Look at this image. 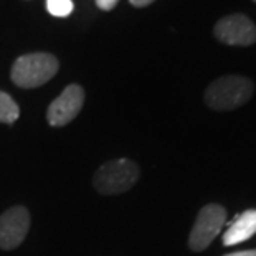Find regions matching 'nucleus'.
<instances>
[{"instance_id":"f257e3e1","label":"nucleus","mask_w":256,"mask_h":256,"mask_svg":"<svg viewBox=\"0 0 256 256\" xmlns=\"http://www.w3.org/2000/svg\"><path fill=\"white\" fill-rule=\"evenodd\" d=\"M253 91V81L244 76H222L205 90V102L215 111H232L248 102Z\"/></svg>"},{"instance_id":"f03ea898","label":"nucleus","mask_w":256,"mask_h":256,"mask_svg":"<svg viewBox=\"0 0 256 256\" xmlns=\"http://www.w3.org/2000/svg\"><path fill=\"white\" fill-rule=\"evenodd\" d=\"M60 63L52 53H28L14 63L10 78L18 88L32 90L45 84L56 74Z\"/></svg>"},{"instance_id":"7ed1b4c3","label":"nucleus","mask_w":256,"mask_h":256,"mask_svg":"<svg viewBox=\"0 0 256 256\" xmlns=\"http://www.w3.org/2000/svg\"><path fill=\"white\" fill-rule=\"evenodd\" d=\"M139 178V167L130 159H114L102 164L92 177V185L102 195L124 194Z\"/></svg>"},{"instance_id":"20e7f679","label":"nucleus","mask_w":256,"mask_h":256,"mask_svg":"<svg viewBox=\"0 0 256 256\" xmlns=\"http://www.w3.org/2000/svg\"><path fill=\"white\" fill-rule=\"evenodd\" d=\"M226 222V210L218 204H208L198 212L197 220L188 236V246L192 252H204L210 246L215 236L223 230Z\"/></svg>"},{"instance_id":"39448f33","label":"nucleus","mask_w":256,"mask_h":256,"mask_svg":"<svg viewBox=\"0 0 256 256\" xmlns=\"http://www.w3.org/2000/svg\"><path fill=\"white\" fill-rule=\"evenodd\" d=\"M216 40L230 46H250L256 42V25L243 14L220 18L214 26Z\"/></svg>"},{"instance_id":"423d86ee","label":"nucleus","mask_w":256,"mask_h":256,"mask_svg":"<svg viewBox=\"0 0 256 256\" xmlns=\"http://www.w3.org/2000/svg\"><path fill=\"white\" fill-rule=\"evenodd\" d=\"M84 104V90L80 84H70L48 106L46 119L50 126L63 128L78 116Z\"/></svg>"},{"instance_id":"0eeeda50","label":"nucleus","mask_w":256,"mask_h":256,"mask_svg":"<svg viewBox=\"0 0 256 256\" xmlns=\"http://www.w3.org/2000/svg\"><path fill=\"white\" fill-rule=\"evenodd\" d=\"M30 230V212L24 205H15L0 215V248L15 250L24 243Z\"/></svg>"},{"instance_id":"6e6552de","label":"nucleus","mask_w":256,"mask_h":256,"mask_svg":"<svg viewBox=\"0 0 256 256\" xmlns=\"http://www.w3.org/2000/svg\"><path fill=\"white\" fill-rule=\"evenodd\" d=\"M253 235H256V210H246L238 215L236 220L223 233V244L233 246V244L246 242Z\"/></svg>"},{"instance_id":"1a4fd4ad","label":"nucleus","mask_w":256,"mask_h":256,"mask_svg":"<svg viewBox=\"0 0 256 256\" xmlns=\"http://www.w3.org/2000/svg\"><path fill=\"white\" fill-rule=\"evenodd\" d=\"M20 116V108L12 100V96L0 91V122L14 124Z\"/></svg>"},{"instance_id":"9d476101","label":"nucleus","mask_w":256,"mask_h":256,"mask_svg":"<svg viewBox=\"0 0 256 256\" xmlns=\"http://www.w3.org/2000/svg\"><path fill=\"white\" fill-rule=\"evenodd\" d=\"M46 10L53 17L64 18L73 14L74 4L73 0H46Z\"/></svg>"},{"instance_id":"9b49d317","label":"nucleus","mask_w":256,"mask_h":256,"mask_svg":"<svg viewBox=\"0 0 256 256\" xmlns=\"http://www.w3.org/2000/svg\"><path fill=\"white\" fill-rule=\"evenodd\" d=\"M119 0H96V5L101 10H112L118 5Z\"/></svg>"},{"instance_id":"f8f14e48","label":"nucleus","mask_w":256,"mask_h":256,"mask_svg":"<svg viewBox=\"0 0 256 256\" xmlns=\"http://www.w3.org/2000/svg\"><path fill=\"white\" fill-rule=\"evenodd\" d=\"M130 5H134V7L138 8H142V7H147V5H150L152 2H156V0H129Z\"/></svg>"},{"instance_id":"ddd939ff","label":"nucleus","mask_w":256,"mask_h":256,"mask_svg":"<svg viewBox=\"0 0 256 256\" xmlns=\"http://www.w3.org/2000/svg\"><path fill=\"white\" fill-rule=\"evenodd\" d=\"M225 256H256V250H246V252H238V253H230Z\"/></svg>"}]
</instances>
